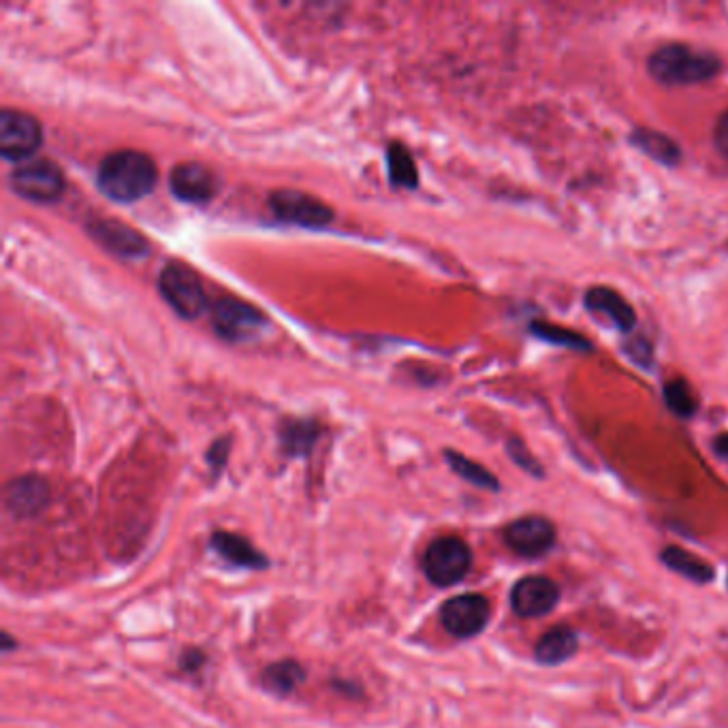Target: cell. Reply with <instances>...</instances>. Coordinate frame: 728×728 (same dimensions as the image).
<instances>
[{
  "instance_id": "6da1fadb",
  "label": "cell",
  "mask_w": 728,
  "mask_h": 728,
  "mask_svg": "<svg viewBox=\"0 0 728 728\" xmlns=\"http://www.w3.org/2000/svg\"><path fill=\"white\" fill-rule=\"evenodd\" d=\"M157 176V165L148 155L118 150L101 160L97 184L111 201L132 204L153 193Z\"/></svg>"
},
{
  "instance_id": "7a4b0ae2",
  "label": "cell",
  "mask_w": 728,
  "mask_h": 728,
  "mask_svg": "<svg viewBox=\"0 0 728 728\" xmlns=\"http://www.w3.org/2000/svg\"><path fill=\"white\" fill-rule=\"evenodd\" d=\"M648 69L651 78L662 86H692L716 78L722 62L716 53L673 43L651 53Z\"/></svg>"
},
{
  "instance_id": "3957f363",
  "label": "cell",
  "mask_w": 728,
  "mask_h": 728,
  "mask_svg": "<svg viewBox=\"0 0 728 728\" xmlns=\"http://www.w3.org/2000/svg\"><path fill=\"white\" fill-rule=\"evenodd\" d=\"M158 288L165 302L184 318H197L208 308L206 286L199 274L183 260H169L160 269Z\"/></svg>"
},
{
  "instance_id": "277c9868",
  "label": "cell",
  "mask_w": 728,
  "mask_h": 728,
  "mask_svg": "<svg viewBox=\"0 0 728 728\" xmlns=\"http://www.w3.org/2000/svg\"><path fill=\"white\" fill-rule=\"evenodd\" d=\"M472 567V551L458 537H443L432 541L423 553L425 577L441 588L460 583Z\"/></svg>"
},
{
  "instance_id": "5b68a950",
  "label": "cell",
  "mask_w": 728,
  "mask_h": 728,
  "mask_svg": "<svg viewBox=\"0 0 728 728\" xmlns=\"http://www.w3.org/2000/svg\"><path fill=\"white\" fill-rule=\"evenodd\" d=\"M211 323L218 336L229 342H248L259 338L267 327V318L255 306L225 295L211 304Z\"/></svg>"
},
{
  "instance_id": "8992f818",
  "label": "cell",
  "mask_w": 728,
  "mask_h": 728,
  "mask_svg": "<svg viewBox=\"0 0 728 728\" xmlns=\"http://www.w3.org/2000/svg\"><path fill=\"white\" fill-rule=\"evenodd\" d=\"M269 208L276 214V218L285 220L288 225L308 227V229H323L334 220V209L325 201L293 188L272 193Z\"/></svg>"
},
{
  "instance_id": "52a82bcc",
  "label": "cell",
  "mask_w": 728,
  "mask_h": 728,
  "mask_svg": "<svg viewBox=\"0 0 728 728\" xmlns=\"http://www.w3.org/2000/svg\"><path fill=\"white\" fill-rule=\"evenodd\" d=\"M11 186L28 201L52 204L65 193V176L52 160L37 158L11 174Z\"/></svg>"
},
{
  "instance_id": "ba28073f",
  "label": "cell",
  "mask_w": 728,
  "mask_h": 728,
  "mask_svg": "<svg viewBox=\"0 0 728 728\" xmlns=\"http://www.w3.org/2000/svg\"><path fill=\"white\" fill-rule=\"evenodd\" d=\"M43 144V129L37 118L18 109L0 111V153L7 160L32 157Z\"/></svg>"
},
{
  "instance_id": "9c48e42d",
  "label": "cell",
  "mask_w": 728,
  "mask_h": 728,
  "mask_svg": "<svg viewBox=\"0 0 728 728\" xmlns=\"http://www.w3.org/2000/svg\"><path fill=\"white\" fill-rule=\"evenodd\" d=\"M492 607L481 594H462L446 600L441 609V622L449 634L458 639H470L485 630L490 622Z\"/></svg>"
},
{
  "instance_id": "30bf717a",
  "label": "cell",
  "mask_w": 728,
  "mask_h": 728,
  "mask_svg": "<svg viewBox=\"0 0 728 728\" xmlns=\"http://www.w3.org/2000/svg\"><path fill=\"white\" fill-rule=\"evenodd\" d=\"M560 602V588L555 581H551L549 577H541V574H530L523 577L511 592V604L513 611L520 618H543L547 613H551L555 609V604Z\"/></svg>"
},
{
  "instance_id": "8fae6325",
  "label": "cell",
  "mask_w": 728,
  "mask_h": 728,
  "mask_svg": "<svg viewBox=\"0 0 728 728\" xmlns=\"http://www.w3.org/2000/svg\"><path fill=\"white\" fill-rule=\"evenodd\" d=\"M504 543L521 558H541L555 545V528L545 518H521L504 528Z\"/></svg>"
},
{
  "instance_id": "7c38bea8",
  "label": "cell",
  "mask_w": 728,
  "mask_h": 728,
  "mask_svg": "<svg viewBox=\"0 0 728 728\" xmlns=\"http://www.w3.org/2000/svg\"><path fill=\"white\" fill-rule=\"evenodd\" d=\"M171 193L193 206H206L218 193L216 174L201 163H180L169 178Z\"/></svg>"
},
{
  "instance_id": "4fadbf2b",
  "label": "cell",
  "mask_w": 728,
  "mask_h": 728,
  "mask_svg": "<svg viewBox=\"0 0 728 728\" xmlns=\"http://www.w3.org/2000/svg\"><path fill=\"white\" fill-rule=\"evenodd\" d=\"M90 235L104 246L105 250H109L111 255L120 257V259H144L150 253V244L146 242V237L137 234L135 229H130L129 225L114 220V218H101L95 220L88 227Z\"/></svg>"
},
{
  "instance_id": "5bb4252c",
  "label": "cell",
  "mask_w": 728,
  "mask_h": 728,
  "mask_svg": "<svg viewBox=\"0 0 728 728\" xmlns=\"http://www.w3.org/2000/svg\"><path fill=\"white\" fill-rule=\"evenodd\" d=\"M4 502L13 518L30 520L48 506L50 485L41 476H20L9 483Z\"/></svg>"
},
{
  "instance_id": "9a60e30c",
  "label": "cell",
  "mask_w": 728,
  "mask_h": 728,
  "mask_svg": "<svg viewBox=\"0 0 728 728\" xmlns=\"http://www.w3.org/2000/svg\"><path fill=\"white\" fill-rule=\"evenodd\" d=\"M586 308L590 313L600 314L609 318L618 329L630 332L637 325V313L626 302L624 297L609 288V286H594L586 293Z\"/></svg>"
},
{
  "instance_id": "2e32d148",
  "label": "cell",
  "mask_w": 728,
  "mask_h": 728,
  "mask_svg": "<svg viewBox=\"0 0 728 728\" xmlns=\"http://www.w3.org/2000/svg\"><path fill=\"white\" fill-rule=\"evenodd\" d=\"M211 547L220 558H225L227 562H232L239 569L263 571L269 567V560L265 558V553H260L259 549L253 545L248 539L237 537L234 532H214Z\"/></svg>"
},
{
  "instance_id": "e0dca14e",
  "label": "cell",
  "mask_w": 728,
  "mask_h": 728,
  "mask_svg": "<svg viewBox=\"0 0 728 728\" xmlns=\"http://www.w3.org/2000/svg\"><path fill=\"white\" fill-rule=\"evenodd\" d=\"M577 650H579L577 632L569 626H555L539 639L534 656L541 665L555 667V665L571 660Z\"/></svg>"
},
{
  "instance_id": "ac0fdd59",
  "label": "cell",
  "mask_w": 728,
  "mask_h": 728,
  "mask_svg": "<svg viewBox=\"0 0 728 728\" xmlns=\"http://www.w3.org/2000/svg\"><path fill=\"white\" fill-rule=\"evenodd\" d=\"M304 679H306V673H304L302 665L295 660H283V662L269 665L260 677L265 690H269L272 695H278V697L293 695L304 683Z\"/></svg>"
},
{
  "instance_id": "d6986e66",
  "label": "cell",
  "mask_w": 728,
  "mask_h": 728,
  "mask_svg": "<svg viewBox=\"0 0 728 728\" xmlns=\"http://www.w3.org/2000/svg\"><path fill=\"white\" fill-rule=\"evenodd\" d=\"M662 562L671 569V571L695 581V583H707L714 579V569L701 560L699 555L681 549V547H667L662 553H660Z\"/></svg>"
},
{
  "instance_id": "ffe728a7",
  "label": "cell",
  "mask_w": 728,
  "mask_h": 728,
  "mask_svg": "<svg viewBox=\"0 0 728 728\" xmlns=\"http://www.w3.org/2000/svg\"><path fill=\"white\" fill-rule=\"evenodd\" d=\"M632 144L643 150L648 157L656 158L665 165H676L681 158V150L671 137L658 130L639 129L632 132Z\"/></svg>"
},
{
  "instance_id": "44dd1931",
  "label": "cell",
  "mask_w": 728,
  "mask_h": 728,
  "mask_svg": "<svg viewBox=\"0 0 728 728\" xmlns=\"http://www.w3.org/2000/svg\"><path fill=\"white\" fill-rule=\"evenodd\" d=\"M321 434V427L314 421H288L281 432V443L291 458L308 455Z\"/></svg>"
},
{
  "instance_id": "7402d4cb",
  "label": "cell",
  "mask_w": 728,
  "mask_h": 728,
  "mask_svg": "<svg viewBox=\"0 0 728 728\" xmlns=\"http://www.w3.org/2000/svg\"><path fill=\"white\" fill-rule=\"evenodd\" d=\"M387 169L390 180L397 188L413 190L419 184V171H416L415 158L406 150V146L393 141L387 148Z\"/></svg>"
},
{
  "instance_id": "603a6c76",
  "label": "cell",
  "mask_w": 728,
  "mask_h": 728,
  "mask_svg": "<svg viewBox=\"0 0 728 728\" xmlns=\"http://www.w3.org/2000/svg\"><path fill=\"white\" fill-rule=\"evenodd\" d=\"M444 458H446L451 470L455 474H460L464 481H469V483L481 488V490H490V492H498L500 490V483H498L494 474L490 470L483 469L481 464L469 460L466 455H462L458 451H444Z\"/></svg>"
},
{
  "instance_id": "cb8c5ba5",
  "label": "cell",
  "mask_w": 728,
  "mask_h": 728,
  "mask_svg": "<svg viewBox=\"0 0 728 728\" xmlns=\"http://www.w3.org/2000/svg\"><path fill=\"white\" fill-rule=\"evenodd\" d=\"M665 402L681 419H690L699 411V400H697L695 391L681 378H676L665 385Z\"/></svg>"
},
{
  "instance_id": "d4e9b609",
  "label": "cell",
  "mask_w": 728,
  "mask_h": 728,
  "mask_svg": "<svg viewBox=\"0 0 728 728\" xmlns=\"http://www.w3.org/2000/svg\"><path fill=\"white\" fill-rule=\"evenodd\" d=\"M530 332L541 340H545L549 344H558V346H567V348H574V351H590L592 344L583 338L581 334L571 332L562 325H549V323H532Z\"/></svg>"
},
{
  "instance_id": "484cf974",
  "label": "cell",
  "mask_w": 728,
  "mask_h": 728,
  "mask_svg": "<svg viewBox=\"0 0 728 728\" xmlns=\"http://www.w3.org/2000/svg\"><path fill=\"white\" fill-rule=\"evenodd\" d=\"M506 451H509V455L513 458V462H515L518 466H521V470L530 472L532 476H543L541 464L532 458V453L528 451L525 444L521 443L520 439H509Z\"/></svg>"
},
{
  "instance_id": "4316f807",
  "label": "cell",
  "mask_w": 728,
  "mask_h": 728,
  "mask_svg": "<svg viewBox=\"0 0 728 728\" xmlns=\"http://www.w3.org/2000/svg\"><path fill=\"white\" fill-rule=\"evenodd\" d=\"M229 451H232V441L229 439H223V441H216V443L211 444V449L208 451V464L214 474L223 472L225 464H227V458H229Z\"/></svg>"
},
{
  "instance_id": "83f0119b",
  "label": "cell",
  "mask_w": 728,
  "mask_h": 728,
  "mask_svg": "<svg viewBox=\"0 0 728 728\" xmlns=\"http://www.w3.org/2000/svg\"><path fill=\"white\" fill-rule=\"evenodd\" d=\"M714 144L718 153L728 160V109L720 116L716 130H714Z\"/></svg>"
},
{
  "instance_id": "f1b7e54d",
  "label": "cell",
  "mask_w": 728,
  "mask_h": 728,
  "mask_svg": "<svg viewBox=\"0 0 728 728\" xmlns=\"http://www.w3.org/2000/svg\"><path fill=\"white\" fill-rule=\"evenodd\" d=\"M204 662H206V656L199 650L184 651L183 658H180V667H183L184 671H188V673H193L199 667H204Z\"/></svg>"
},
{
  "instance_id": "f546056e",
  "label": "cell",
  "mask_w": 728,
  "mask_h": 728,
  "mask_svg": "<svg viewBox=\"0 0 728 728\" xmlns=\"http://www.w3.org/2000/svg\"><path fill=\"white\" fill-rule=\"evenodd\" d=\"M714 449H716V453H718L722 460H727L728 462V434H720V436L714 441Z\"/></svg>"
},
{
  "instance_id": "4dcf8cb0",
  "label": "cell",
  "mask_w": 728,
  "mask_h": 728,
  "mask_svg": "<svg viewBox=\"0 0 728 728\" xmlns=\"http://www.w3.org/2000/svg\"><path fill=\"white\" fill-rule=\"evenodd\" d=\"M11 648H16V643H13V639L4 632V634H2V651H9Z\"/></svg>"
}]
</instances>
